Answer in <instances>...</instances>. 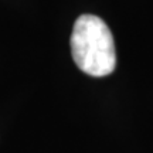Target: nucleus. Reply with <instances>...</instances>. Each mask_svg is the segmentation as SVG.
Instances as JSON below:
<instances>
[{"label": "nucleus", "instance_id": "nucleus-1", "mask_svg": "<svg viewBox=\"0 0 153 153\" xmlns=\"http://www.w3.org/2000/svg\"><path fill=\"white\" fill-rule=\"evenodd\" d=\"M72 60L88 75L106 76L116 65L114 37L98 16L82 14L74 23L71 36Z\"/></svg>", "mask_w": 153, "mask_h": 153}]
</instances>
